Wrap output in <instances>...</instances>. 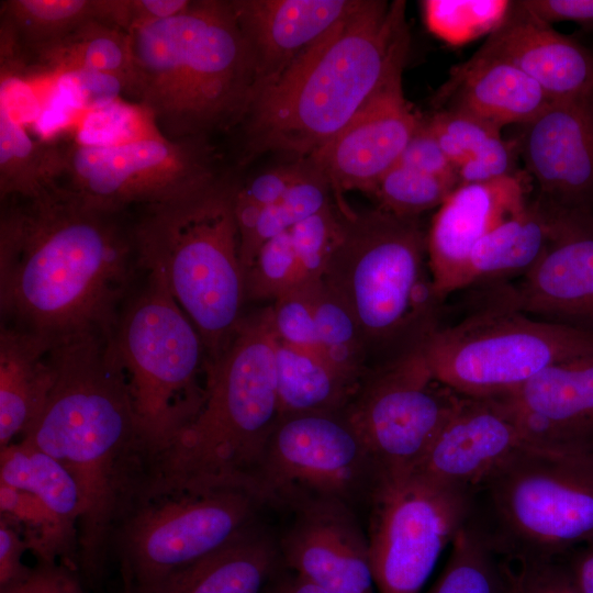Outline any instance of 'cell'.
<instances>
[{"label": "cell", "instance_id": "obj_1", "mask_svg": "<svg viewBox=\"0 0 593 593\" xmlns=\"http://www.w3.org/2000/svg\"><path fill=\"white\" fill-rule=\"evenodd\" d=\"M0 306L11 326L60 340L110 336L139 269L122 214L55 186L2 200Z\"/></svg>", "mask_w": 593, "mask_h": 593}, {"label": "cell", "instance_id": "obj_2", "mask_svg": "<svg viewBox=\"0 0 593 593\" xmlns=\"http://www.w3.org/2000/svg\"><path fill=\"white\" fill-rule=\"evenodd\" d=\"M55 380L21 439L58 460L80 496L79 571L105 570L116 530L147 485L150 457L109 337L85 333L56 342Z\"/></svg>", "mask_w": 593, "mask_h": 593}, {"label": "cell", "instance_id": "obj_49", "mask_svg": "<svg viewBox=\"0 0 593 593\" xmlns=\"http://www.w3.org/2000/svg\"><path fill=\"white\" fill-rule=\"evenodd\" d=\"M262 593H328L284 567L268 582Z\"/></svg>", "mask_w": 593, "mask_h": 593}, {"label": "cell", "instance_id": "obj_41", "mask_svg": "<svg viewBox=\"0 0 593 593\" xmlns=\"http://www.w3.org/2000/svg\"><path fill=\"white\" fill-rule=\"evenodd\" d=\"M508 593H578L559 561L506 564Z\"/></svg>", "mask_w": 593, "mask_h": 593}, {"label": "cell", "instance_id": "obj_39", "mask_svg": "<svg viewBox=\"0 0 593 593\" xmlns=\"http://www.w3.org/2000/svg\"><path fill=\"white\" fill-rule=\"evenodd\" d=\"M456 169L479 154L501 130L470 114L443 109L426 120Z\"/></svg>", "mask_w": 593, "mask_h": 593}, {"label": "cell", "instance_id": "obj_51", "mask_svg": "<svg viewBox=\"0 0 593 593\" xmlns=\"http://www.w3.org/2000/svg\"><path fill=\"white\" fill-rule=\"evenodd\" d=\"M122 575V582H123V590L122 593H134L132 583L128 579V577L124 573H121Z\"/></svg>", "mask_w": 593, "mask_h": 593}, {"label": "cell", "instance_id": "obj_23", "mask_svg": "<svg viewBox=\"0 0 593 593\" xmlns=\"http://www.w3.org/2000/svg\"><path fill=\"white\" fill-rule=\"evenodd\" d=\"M507 61L533 78L553 101L593 99V54L512 1L503 22L475 53Z\"/></svg>", "mask_w": 593, "mask_h": 593}, {"label": "cell", "instance_id": "obj_6", "mask_svg": "<svg viewBox=\"0 0 593 593\" xmlns=\"http://www.w3.org/2000/svg\"><path fill=\"white\" fill-rule=\"evenodd\" d=\"M235 190L236 184L216 176L141 206L131 225L139 269L163 276L199 332L209 365L231 343L246 302Z\"/></svg>", "mask_w": 593, "mask_h": 593}, {"label": "cell", "instance_id": "obj_8", "mask_svg": "<svg viewBox=\"0 0 593 593\" xmlns=\"http://www.w3.org/2000/svg\"><path fill=\"white\" fill-rule=\"evenodd\" d=\"M463 525L510 566L593 544V456L525 450L469 493Z\"/></svg>", "mask_w": 593, "mask_h": 593}, {"label": "cell", "instance_id": "obj_50", "mask_svg": "<svg viewBox=\"0 0 593 593\" xmlns=\"http://www.w3.org/2000/svg\"><path fill=\"white\" fill-rule=\"evenodd\" d=\"M570 574L578 593H593V544L575 557Z\"/></svg>", "mask_w": 593, "mask_h": 593}, {"label": "cell", "instance_id": "obj_26", "mask_svg": "<svg viewBox=\"0 0 593 593\" xmlns=\"http://www.w3.org/2000/svg\"><path fill=\"white\" fill-rule=\"evenodd\" d=\"M56 340L2 323L0 448L22 436L44 407L55 380Z\"/></svg>", "mask_w": 593, "mask_h": 593}, {"label": "cell", "instance_id": "obj_15", "mask_svg": "<svg viewBox=\"0 0 593 593\" xmlns=\"http://www.w3.org/2000/svg\"><path fill=\"white\" fill-rule=\"evenodd\" d=\"M469 494L421 477L380 482L369 507L368 546L377 593H419L468 513Z\"/></svg>", "mask_w": 593, "mask_h": 593}, {"label": "cell", "instance_id": "obj_22", "mask_svg": "<svg viewBox=\"0 0 593 593\" xmlns=\"http://www.w3.org/2000/svg\"><path fill=\"white\" fill-rule=\"evenodd\" d=\"M526 181L514 174L486 182L459 184L438 208L426 234L428 265L444 302L463 288L475 244L528 202Z\"/></svg>", "mask_w": 593, "mask_h": 593}, {"label": "cell", "instance_id": "obj_5", "mask_svg": "<svg viewBox=\"0 0 593 593\" xmlns=\"http://www.w3.org/2000/svg\"><path fill=\"white\" fill-rule=\"evenodd\" d=\"M280 418L267 306L243 316L224 353L208 365L204 403L152 462L143 497L212 489L245 490L258 497V472Z\"/></svg>", "mask_w": 593, "mask_h": 593}, {"label": "cell", "instance_id": "obj_7", "mask_svg": "<svg viewBox=\"0 0 593 593\" xmlns=\"http://www.w3.org/2000/svg\"><path fill=\"white\" fill-rule=\"evenodd\" d=\"M340 212L342 237L323 279L353 314L371 371L419 347L438 327L443 302L417 217Z\"/></svg>", "mask_w": 593, "mask_h": 593}, {"label": "cell", "instance_id": "obj_45", "mask_svg": "<svg viewBox=\"0 0 593 593\" xmlns=\"http://www.w3.org/2000/svg\"><path fill=\"white\" fill-rule=\"evenodd\" d=\"M0 593H89L79 571L57 563H41L31 568L21 581L0 589Z\"/></svg>", "mask_w": 593, "mask_h": 593}, {"label": "cell", "instance_id": "obj_38", "mask_svg": "<svg viewBox=\"0 0 593 593\" xmlns=\"http://www.w3.org/2000/svg\"><path fill=\"white\" fill-rule=\"evenodd\" d=\"M459 186L456 180L432 176L396 164L379 181L372 194L381 210L402 217L440 206Z\"/></svg>", "mask_w": 593, "mask_h": 593}, {"label": "cell", "instance_id": "obj_3", "mask_svg": "<svg viewBox=\"0 0 593 593\" xmlns=\"http://www.w3.org/2000/svg\"><path fill=\"white\" fill-rule=\"evenodd\" d=\"M409 43L404 1L361 0L253 97L240 121L246 159L272 150L311 156L402 78Z\"/></svg>", "mask_w": 593, "mask_h": 593}, {"label": "cell", "instance_id": "obj_17", "mask_svg": "<svg viewBox=\"0 0 593 593\" xmlns=\"http://www.w3.org/2000/svg\"><path fill=\"white\" fill-rule=\"evenodd\" d=\"M294 511L278 544L283 567L328 593H377L368 538L353 507L313 501Z\"/></svg>", "mask_w": 593, "mask_h": 593}, {"label": "cell", "instance_id": "obj_13", "mask_svg": "<svg viewBox=\"0 0 593 593\" xmlns=\"http://www.w3.org/2000/svg\"><path fill=\"white\" fill-rule=\"evenodd\" d=\"M421 346L371 370L345 410L379 483L415 470L463 398L434 378Z\"/></svg>", "mask_w": 593, "mask_h": 593}, {"label": "cell", "instance_id": "obj_25", "mask_svg": "<svg viewBox=\"0 0 593 593\" xmlns=\"http://www.w3.org/2000/svg\"><path fill=\"white\" fill-rule=\"evenodd\" d=\"M552 101L516 66L475 54L454 68L436 99L445 109L470 114L500 130L507 124L530 122Z\"/></svg>", "mask_w": 593, "mask_h": 593}, {"label": "cell", "instance_id": "obj_27", "mask_svg": "<svg viewBox=\"0 0 593 593\" xmlns=\"http://www.w3.org/2000/svg\"><path fill=\"white\" fill-rule=\"evenodd\" d=\"M282 567L278 544L254 525L142 593H262Z\"/></svg>", "mask_w": 593, "mask_h": 593}, {"label": "cell", "instance_id": "obj_47", "mask_svg": "<svg viewBox=\"0 0 593 593\" xmlns=\"http://www.w3.org/2000/svg\"><path fill=\"white\" fill-rule=\"evenodd\" d=\"M29 550L19 528L0 516V589L12 585L25 578L31 568L22 562Z\"/></svg>", "mask_w": 593, "mask_h": 593}, {"label": "cell", "instance_id": "obj_34", "mask_svg": "<svg viewBox=\"0 0 593 593\" xmlns=\"http://www.w3.org/2000/svg\"><path fill=\"white\" fill-rule=\"evenodd\" d=\"M0 516L19 528L37 562H60L79 571L78 529L64 522L37 496L0 483Z\"/></svg>", "mask_w": 593, "mask_h": 593}, {"label": "cell", "instance_id": "obj_11", "mask_svg": "<svg viewBox=\"0 0 593 593\" xmlns=\"http://www.w3.org/2000/svg\"><path fill=\"white\" fill-rule=\"evenodd\" d=\"M262 504L255 494L237 489L145 496L114 536L121 573L135 593L145 592L256 525Z\"/></svg>", "mask_w": 593, "mask_h": 593}, {"label": "cell", "instance_id": "obj_37", "mask_svg": "<svg viewBox=\"0 0 593 593\" xmlns=\"http://www.w3.org/2000/svg\"><path fill=\"white\" fill-rule=\"evenodd\" d=\"M427 29L451 45L491 34L504 20L512 1L425 0L421 2Z\"/></svg>", "mask_w": 593, "mask_h": 593}, {"label": "cell", "instance_id": "obj_35", "mask_svg": "<svg viewBox=\"0 0 593 593\" xmlns=\"http://www.w3.org/2000/svg\"><path fill=\"white\" fill-rule=\"evenodd\" d=\"M314 321L322 356L359 389L370 372L360 329L344 301L324 279L311 284Z\"/></svg>", "mask_w": 593, "mask_h": 593}, {"label": "cell", "instance_id": "obj_21", "mask_svg": "<svg viewBox=\"0 0 593 593\" xmlns=\"http://www.w3.org/2000/svg\"><path fill=\"white\" fill-rule=\"evenodd\" d=\"M500 400L528 443L569 456H593V354L557 362Z\"/></svg>", "mask_w": 593, "mask_h": 593}, {"label": "cell", "instance_id": "obj_12", "mask_svg": "<svg viewBox=\"0 0 593 593\" xmlns=\"http://www.w3.org/2000/svg\"><path fill=\"white\" fill-rule=\"evenodd\" d=\"M380 478L360 435L342 412L281 417L265 451L256 492L292 508L313 501L369 503Z\"/></svg>", "mask_w": 593, "mask_h": 593}, {"label": "cell", "instance_id": "obj_28", "mask_svg": "<svg viewBox=\"0 0 593 593\" xmlns=\"http://www.w3.org/2000/svg\"><path fill=\"white\" fill-rule=\"evenodd\" d=\"M92 20L107 23V0L1 1V79L23 72L29 54Z\"/></svg>", "mask_w": 593, "mask_h": 593}, {"label": "cell", "instance_id": "obj_43", "mask_svg": "<svg viewBox=\"0 0 593 593\" xmlns=\"http://www.w3.org/2000/svg\"><path fill=\"white\" fill-rule=\"evenodd\" d=\"M301 163L281 166L262 172L247 184H236L234 203L237 208H248L257 213L280 201L298 178Z\"/></svg>", "mask_w": 593, "mask_h": 593}, {"label": "cell", "instance_id": "obj_32", "mask_svg": "<svg viewBox=\"0 0 593 593\" xmlns=\"http://www.w3.org/2000/svg\"><path fill=\"white\" fill-rule=\"evenodd\" d=\"M0 483L30 492L78 529L80 496L67 469L23 439L0 448Z\"/></svg>", "mask_w": 593, "mask_h": 593}, {"label": "cell", "instance_id": "obj_16", "mask_svg": "<svg viewBox=\"0 0 593 593\" xmlns=\"http://www.w3.org/2000/svg\"><path fill=\"white\" fill-rule=\"evenodd\" d=\"M551 208L546 251L495 299L533 317L593 333V213Z\"/></svg>", "mask_w": 593, "mask_h": 593}, {"label": "cell", "instance_id": "obj_44", "mask_svg": "<svg viewBox=\"0 0 593 593\" xmlns=\"http://www.w3.org/2000/svg\"><path fill=\"white\" fill-rule=\"evenodd\" d=\"M514 145L502 135L492 138L474 157L457 168L459 184L486 182L514 175Z\"/></svg>", "mask_w": 593, "mask_h": 593}, {"label": "cell", "instance_id": "obj_42", "mask_svg": "<svg viewBox=\"0 0 593 593\" xmlns=\"http://www.w3.org/2000/svg\"><path fill=\"white\" fill-rule=\"evenodd\" d=\"M398 164L459 183L456 167L444 153L427 121L422 119Z\"/></svg>", "mask_w": 593, "mask_h": 593}, {"label": "cell", "instance_id": "obj_9", "mask_svg": "<svg viewBox=\"0 0 593 593\" xmlns=\"http://www.w3.org/2000/svg\"><path fill=\"white\" fill-rule=\"evenodd\" d=\"M145 272V284L125 300L109 340L152 466L200 412L209 359L163 276Z\"/></svg>", "mask_w": 593, "mask_h": 593}, {"label": "cell", "instance_id": "obj_10", "mask_svg": "<svg viewBox=\"0 0 593 593\" xmlns=\"http://www.w3.org/2000/svg\"><path fill=\"white\" fill-rule=\"evenodd\" d=\"M436 380L468 398L510 394L546 368L593 354V333L525 314L496 300L422 344Z\"/></svg>", "mask_w": 593, "mask_h": 593}, {"label": "cell", "instance_id": "obj_30", "mask_svg": "<svg viewBox=\"0 0 593 593\" xmlns=\"http://www.w3.org/2000/svg\"><path fill=\"white\" fill-rule=\"evenodd\" d=\"M553 211L536 199L510 216L473 247L463 288L513 275H525L544 255L551 236Z\"/></svg>", "mask_w": 593, "mask_h": 593}, {"label": "cell", "instance_id": "obj_31", "mask_svg": "<svg viewBox=\"0 0 593 593\" xmlns=\"http://www.w3.org/2000/svg\"><path fill=\"white\" fill-rule=\"evenodd\" d=\"M275 360L281 417L345 411L358 390L322 356L276 337Z\"/></svg>", "mask_w": 593, "mask_h": 593}, {"label": "cell", "instance_id": "obj_36", "mask_svg": "<svg viewBox=\"0 0 593 593\" xmlns=\"http://www.w3.org/2000/svg\"><path fill=\"white\" fill-rule=\"evenodd\" d=\"M450 545L446 566L426 593H508L505 563L471 529L462 525Z\"/></svg>", "mask_w": 593, "mask_h": 593}, {"label": "cell", "instance_id": "obj_46", "mask_svg": "<svg viewBox=\"0 0 593 593\" xmlns=\"http://www.w3.org/2000/svg\"><path fill=\"white\" fill-rule=\"evenodd\" d=\"M188 0H110V23L130 33L133 30L183 11Z\"/></svg>", "mask_w": 593, "mask_h": 593}, {"label": "cell", "instance_id": "obj_19", "mask_svg": "<svg viewBox=\"0 0 593 593\" xmlns=\"http://www.w3.org/2000/svg\"><path fill=\"white\" fill-rule=\"evenodd\" d=\"M419 122L404 98L402 78H398L305 159L326 177L338 200L348 190L373 193L382 177L399 163Z\"/></svg>", "mask_w": 593, "mask_h": 593}, {"label": "cell", "instance_id": "obj_29", "mask_svg": "<svg viewBox=\"0 0 593 593\" xmlns=\"http://www.w3.org/2000/svg\"><path fill=\"white\" fill-rule=\"evenodd\" d=\"M23 71L44 75L94 74L113 78L132 94L134 67L130 34L105 22H86L26 56Z\"/></svg>", "mask_w": 593, "mask_h": 593}, {"label": "cell", "instance_id": "obj_33", "mask_svg": "<svg viewBox=\"0 0 593 593\" xmlns=\"http://www.w3.org/2000/svg\"><path fill=\"white\" fill-rule=\"evenodd\" d=\"M55 145L35 141L11 111L0 103V198L33 199L55 187Z\"/></svg>", "mask_w": 593, "mask_h": 593}, {"label": "cell", "instance_id": "obj_24", "mask_svg": "<svg viewBox=\"0 0 593 593\" xmlns=\"http://www.w3.org/2000/svg\"><path fill=\"white\" fill-rule=\"evenodd\" d=\"M360 1H231L255 58L253 97L270 86L300 55L355 11Z\"/></svg>", "mask_w": 593, "mask_h": 593}, {"label": "cell", "instance_id": "obj_14", "mask_svg": "<svg viewBox=\"0 0 593 593\" xmlns=\"http://www.w3.org/2000/svg\"><path fill=\"white\" fill-rule=\"evenodd\" d=\"M56 182L90 206L123 214L164 201L214 177L206 141L150 136L96 145H56Z\"/></svg>", "mask_w": 593, "mask_h": 593}, {"label": "cell", "instance_id": "obj_4", "mask_svg": "<svg viewBox=\"0 0 593 593\" xmlns=\"http://www.w3.org/2000/svg\"><path fill=\"white\" fill-rule=\"evenodd\" d=\"M132 94L171 142L206 141L243 120L255 58L231 1H190L180 13L133 30Z\"/></svg>", "mask_w": 593, "mask_h": 593}, {"label": "cell", "instance_id": "obj_18", "mask_svg": "<svg viewBox=\"0 0 593 593\" xmlns=\"http://www.w3.org/2000/svg\"><path fill=\"white\" fill-rule=\"evenodd\" d=\"M522 126L516 146L538 199L593 213V99L552 101Z\"/></svg>", "mask_w": 593, "mask_h": 593}, {"label": "cell", "instance_id": "obj_48", "mask_svg": "<svg viewBox=\"0 0 593 593\" xmlns=\"http://www.w3.org/2000/svg\"><path fill=\"white\" fill-rule=\"evenodd\" d=\"M523 3L549 24L574 22L583 27L593 29V0H527Z\"/></svg>", "mask_w": 593, "mask_h": 593}, {"label": "cell", "instance_id": "obj_40", "mask_svg": "<svg viewBox=\"0 0 593 593\" xmlns=\"http://www.w3.org/2000/svg\"><path fill=\"white\" fill-rule=\"evenodd\" d=\"M311 284L279 296L268 306V312L272 333L277 339L322 356L314 321Z\"/></svg>", "mask_w": 593, "mask_h": 593}, {"label": "cell", "instance_id": "obj_20", "mask_svg": "<svg viewBox=\"0 0 593 593\" xmlns=\"http://www.w3.org/2000/svg\"><path fill=\"white\" fill-rule=\"evenodd\" d=\"M530 448L536 447L500 400L463 396L411 474L469 494Z\"/></svg>", "mask_w": 593, "mask_h": 593}]
</instances>
